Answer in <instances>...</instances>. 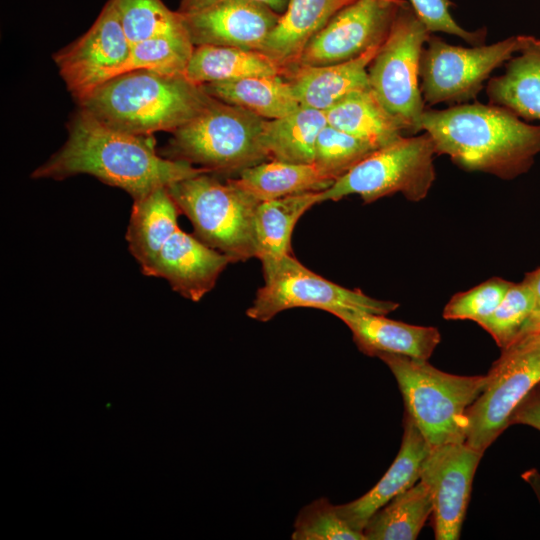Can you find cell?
Here are the masks:
<instances>
[{"label":"cell","instance_id":"obj_1","mask_svg":"<svg viewBox=\"0 0 540 540\" xmlns=\"http://www.w3.org/2000/svg\"><path fill=\"white\" fill-rule=\"evenodd\" d=\"M67 134L61 148L37 167L31 178L61 181L87 174L126 191L134 200L157 188L210 173L157 153L153 135L116 130L81 107L70 118Z\"/></svg>","mask_w":540,"mask_h":540},{"label":"cell","instance_id":"obj_2","mask_svg":"<svg viewBox=\"0 0 540 540\" xmlns=\"http://www.w3.org/2000/svg\"><path fill=\"white\" fill-rule=\"evenodd\" d=\"M422 131L431 136L437 155L449 156L464 170L505 180L526 173L540 153V125L494 104L426 109Z\"/></svg>","mask_w":540,"mask_h":540},{"label":"cell","instance_id":"obj_3","mask_svg":"<svg viewBox=\"0 0 540 540\" xmlns=\"http://www.w3.org/2000/svg\"><path fill=\"white\" fill-rule=\"evenodd\" d=\"M212 99L185 75L150 70L121 73L95 89L78 107L105 125L136 135L174 132Z\"/></svg>","mask_w":540,"mask_h":540},{"label":"cell","instance_id":"obj_4","mask_svg":"<svg viewBox=\"0 0 540 540\" xmlns=\"http://www.w3.org/2000/svg\"><path fill=\"white\" fill-rule=\"evenodd\" d=\"M393 373L406 413L431 447L466 441V411L487 384V375L441 371L428 360L399 354L378 356Z\"/></svg>","mask_w":540,"mask_h":540},{"label":"cell","instance_id":"obj_5","mask_svg":"<svg viewBox=\"0 0 540 540\" xmlns=\"http://www.w3.org/2000/svg\"><path fill=\"white\" fill-rule=\"evenodd\" d=\"M265 121L212 96L196 116L172 132L160 154L205 168L211 174H239L269 160L262 144Z\"/></svg>","mask_w":540,"mask_h":540},{"label":"cell","instance_id":"obj_6","mask_svg":"<svg viewBox=\"0 0 540 540\" xmlns=\"http://www.w3.org/2000/svg\"><path fill=\"white\" fill-rule=\"evenodd\" d=\"M168 191L203 243L233 263L255 257L254 215L259 202L232 179L221 182L202 173L171 184Z\"/></svg>","mask_w":540,"mask_h":540},{"label":"cell","instance_id":"obj_7","mask_svg":"<svg viewBox=\"0 0 540 540\" xmlns=\"http://www.w3.org/2000/svg\"><path fill=\"white\" fill-rule=\"evenodd\" d=\"M435 145L423 131L381 147L321 192L322 202L357 194L364 203L400 192L410 201L424 199L435 180Z\"/></svg>","mask_w":540,"mask_h":540},{"label":"cell","instance_id":"obj_8","mask_svg":"<svg viewBox=\"0 0 540 540\" xmlns=\"http://www.w3.org/2000/svg\"><path fill=\"white\" fill-rule=\"evenodd\" d=\"M429 36L430 32L411 4L405 1L368 67L370 88L410 135L422 131L426 109L419 73L422 51Z\"/></svg>","mask_w":540,"mask_h":540},{"label":"cell","instance_id":"obj_9","mask_svg":"<svg viewBox=\"0 0 540 540\" xmlns=\"http://www.w3.org/2000/svg\"><path fill=\"white\" fill-rule=\"evenodd\" d=\"M487 384L466 411V443L484 453L509 426L515 408L540 383V329L502 349Z\"/></svg>","mask_w":540,"mask_h":540},{"label":"cell","instance_id":"obj_10","mask_svg":"<svg viewBox=\"0 0 540 540\" xmlns=\"http://www.w3.org/2000/svg\"><path fill=\"white\" fill-rule=\"evenodd\" d=\"M527 36H512L490 45L454 46L429 36L420 60V90L428 105L474 99L489 75L525 46Z\"/></svg>","mask_w":540,"mask_h":540},{"label":"cell","instance_id":"obj_11","mask_svg":"<svg viewBox=\"0 0 540 540\" xmlns=\"http://www.w3.org/2000/svg\"><path fill=\"white\" fill-rule=\"evenodd\" d=\"M246 315L260 322L296 307H311L333 314L340 310H359L386 315L399 307L393 301L374 299L359 289H348L325 279L305 267L291 254L264 275Z\"/></svg>","mask_w":540,"mask_h":540},{"label":"cell","instance_id":"obj_12","mask_svg":"<svg viewBox=\"0 0 540 540\" xmlns=\"http://www.w3.org/2000/svg\"><path fill=\"white\" fill-rule=\"evenodd\" d=\"M131 48L116 8L108 0L88 31L54 53L53 60L78 104L121 73Z\"/></svg>","mask_w":540,"mask_h":540},{"label":"cell","instance_id":"obj_13","mask_svg":"<svg viewBox=\"0 0 540 540\" xmlns=\"http://www.w3.org/2000/svg\"><path fill=\"white\" fill-rule=\"evenodd\" d=\"M404 2L405 0H353L341 8L309 40L292 67L344 62L381 45Z\"/></svg>","mask_w":540,"mask_h":540},{"label":"cell","instance_id":"obj_14","mask_svg":"<svg viewBox=\"0 0 540 540\" xmlns=\"http://www.w3.org/2000/svg\"><path fill=\"white\" fill-rule=\"evenodd\" d=\"M484 453L466 442L431 447L420 481L430 492L435 539H459L475 471Z\"/></svg>","mask_w":540,"mask_h":540},{"label":"cell","instance_id":"obj_15","mask_svg":"<svg viewBox=\"0 0 540 540\" xmlns=\"http://www.w3.org/2000/svg\"><path fill=\"white\" fill-rule=\"evenodd\" d=\"M196 46L237 47L260 51L281 14L252 1H229L192 13H179Z\"/></svg>","mask_w":540,"mask_h":540},{"label":"cell","instance_id":"obj_16","mask_svg":"<svg viewBox=\"0 0 540 540\" xmlns=\"http://www.w3.org/2000/svg\"><path fill=\"white\" fill-rule=\"evenodd\" d=\"M230 257L178 228L161 248L146 276L163 278L181 296L198 302L210 292Z\"/></svg>","mask_w":540,"mask_h":540},{"label":"cell","instance_id":"obj_17","mask_svg":"<svg viewBox=\"0 0 540 540\" xmlns=\"http://www.w3.org/2000/svg\"><path fill=\"white\" fill-rule=\"evenodd\" d=\"M332 315L350 329L358 349L368 356L399 354L428 360L440 343L435 327L417 326L359 310H340Z\"/></svg>","mask_w":540,"mask_h":540},{"label":"cell","instance_id":"obj_18","mask_svg":"<svg viewBox=\"0 0 540 540\" xmlns=\"http://www.w3.org/2000/svg\"><path fill=\"white\" fill-rule=\"evenodd\" d=\"M430 449L413 419L405 413L402 443L395 460L367 493L337 505L341 515L353 528L363 532L367 521L378 509L420 480L421 466Z\"/></svg>","mask_w":540,"mask_h":540},{"label":"cell","instance_id":"obj_19","mask_svg":"<svg viewBox=\"0 0 540 540\" xmlns=\"http://www.w3.org/2000/svg\"><path fill=\"white\" fill-rule=\"evenodd\" d=\"M381 45L344 62L294 66L284 77L291 83L301 106L326 112L349 94L370 88L368 67Z\"/></svg>","mask_w":540,"mask_h":540},{"label":"cell","instance_id":"obj_20","mask_svg":"<svg viewBox=\"0 0 540 540\" xmlns=\"http://www.w3.org/2000/svg\"><path fill=\"white\" fill-rule=\"evenodd\" d=\"M353 0H289L260 52L284 69L292 67L309 40Z\"/></svg>","mask_w":540,"mask_h":540},{"label":"cell","instance_id":"obj_21","mask_svg":"<svg viewBox=\"0 0 540 540\" xmlns=\"http://www.w3.org/2000/svg\"><path fill=\"white\" fill-rule=\"evenodd\" d=\"M180 211L168 187L133 200L126 232L128 249L146 275L166 241L179 228Z\"/></svg>","mask_w":540,"mask_h":540},{"label":"cell","instance_id":"obj_22","mask_svg":"<svg viewBox=\"0 0 540 540\" xmlns=\"http://www.w3.org/2000/svg\"><path fill=\"white\" fill-rule=\"evenodd\" d=\"M321 192H305L260 202L254 215L256 255L263 274L291 254V237L299 218L312 206L321 203Z\"/></svg>","mask_w":540,"mask_h":540},{"label":"cell","instance_id":"obj_23","mask_svg":"<svg viewBox=\"0 0 540 540\" xmlns=\"http://www.w3.org/2000/svg\"><path fill=\"white\" fill-rule=\"evenodd\" d=\"M518 56L508 60L505 72L486 87L491 104L526 120H540V39L527 36Z\"/></svg>","mask_w":540,"mask_h":540},{"label":"cell","instance_id":"obj_24","mask_svg":"<svg viewBox=\"0 0 540 540\" xmlns=\"http://www.w3.org/2000/svg\"><path fill=\"white\" fill-rule=\"evenodd\" d=\"M233 182L257 202L324 191L335 181L315 163L269 159L244 169Z\"/></svg>","mask_w":540,"mask_h":540},{"label":"cell","instance_id":"obj_25","mask_svg":"<svg viewBox=\"0 0 540 540\" xmlns=\"http://www.w3.org/2000/svg\"><path fill=\"white\" fill-rule=\"evenodd\" d=\"M327 123L375 149L404 136L402 123L390 114L371 88L353 92L326 112Z\"/></svg>","mask_w":540,"mask_h":540},{"label":"cell","instance_id":"obj_26","mask_svg":"<svg viewBox=\"0 0 540 540\" xmlns=\"http://www.w3.org/2000/svg\"><path fill=\"white\" fill-rule=\"evenodd\" d=\"M285 74L286 69L260 51L209 45L194 47L185 71L197 85Z\"/></svg>","mask_w":540,"mask_h":540},{"label":"cell","instance_id":"obj_27","mask_svg":"<svg viewBox=\"0 0 540 540\" xmlns=\"http://www.w3.org/2000/svg\"><path fill=\"white\" fill-rule=\"evenodd\" d=\"M216 99L272 120L293 112L300 103L283 76H255L202 85Z\"/></svg>","mask_w":540,"mask_h":540},{"label":"cell","instance_id":"obj_28","mask_svg":"<svg viewBox=\"0 0 540 540\" xmlns=\"http://www.w3.org/2000/svg\"><path fill=\"white\" fill-rule=\"evenodd\" d=\"M327 124L324 111L305 106L281 118L266 120L262 144L268 158L314 163L317 138Z\"/></svg>","mask_w":540,"mask_h":540},{"label":"cell","instance_id":"obj_29","mask_svg":"<svg viewBox=\"0 0 540 540\" xmlns=\"http://www.w3.org/2000/svg\"><path fill=\"white\" fill-rule=\"evenodd\" d=\"M432 511L430 492L419 481L378 509L363 534L366 540H414Z\"/></svg>","mask_w":540,"mask_h":540},{"label":"cell","instance_id":"obj_30","mask_svg":"<svg viewBox=\"0 0 540 540\" xmlns=\"http://www.w3.org/2000/svg\"><path fill=\"white\" fill-rule=\"evenodd\" d=\"M131 46L160 36L188 35L179 12L162 0H112Z\"/></svg>","mask_w":540,"mask_h":540},{"label":"cell","instance_id":"obj_31","mask_svg":"<svg viewBox=\"0 0 540 540\" xmlns=\"http://www.w3.org/2000/svg\"><path fill=\"white\" fill-rule=\"evenodd\" d=\"M193 50L194 45L188 35L150 38L132 46L121 73L150 70L168 75H185Z\"/></svg>","mask_w":540,"mask_h":540},{"label":"cell","instance_id":"obj_32","mask_svg":"<svg viewBox=\"0 0 540 540\" xmlns=\"http://www.w3.org/2000/svg\"><path fill=\"white\" fill-rule=\"evenodd\" d=\"M533 307V290L523 279L512 283L498 307L478 324L504 349L518 338Z\"/></svg>","mask_w":540,"mask_h":540},{"label":"cell","instance_id":"obj_33","mask_svg":"<svg viewBox=\"0 0 540 540\" xmlns=\"http://www.w3.org/2000/svg\"><path fill=\"white\" fill-rule=\"evenodd\" d=\"M293 540H366L341 515L337 505L321 497L303 507L294 523Z\"/></svg>","mask_w":540,"mask_h":540},{"label":"cell","instance_id":"obj_34","mask_svg":"<svg viewBox=\"0 0 540 540\" xmlns=\"http://www.w3.org/2000/svg\"><path fill=\"white\" fill-rule=\"evenodd\" d=\"M375 150L369 143L327 124L317 138L314 163L336 181Z\"/></svg>","mask_w":540,"mask_h":540},{"label":"cell","instance_id":"obj_35","mask_svg":"<svg viewBox=\"0 0 540 540\" xmlns=\"http://www.w3.org/2000/svg\"><path fill=\"white\" fill-rule=\"evenodd\" d=\"M511 284L494 277L468 291L457 293L444 307L443 317L447 320H472L478 323L498 307Z\"/></svg>","mask_w":540,"mask_h":540},{"label":"cell","instance_id":"obj_36","mask_svg":"<svg viewBox=\"0 0 540 540\" xmlns=\"http://www.w3.org/2000/svg\"><path fill=\"white\" fill-rule=\"evenodd\" d=\"M409 3L424 23L428 31L455 35L474 46L482 45L486 29L468 31L454 20L450 13L452 2L449 0H409Z\"/></svg>","mask_w":540,"mask_h":540},{"label":"cell","instance_id":"obj_37","mask_svg":"<svg viewBox=\"0 0 540 540\" xmlns=\"http://www.w3.org/2000/svg\"><path fill=\"white\" fill-rule=\"evenodd\" d=\"M522 424L540 431V383L536 385L513 411L509 425Z\"/></svg>","mask_w":540,"mask_h":540},{"label":"cell","instance_id":"obj_38","mask_svg":"<svg viewBox=\"0 0 540 540\" xmlns=\"http://www.w3.org/2000/svg\"><path fill=\"white\" fill-rule=\"evenodd\" d=\"M229 1H252L269 6L279 14L284 13L289 0H180L177 11L179 13H192L220 3Z\"/></svg>","mask_w":540,"mask_h":540},{"label":"cell","instance_id":"obj_39","mask_svg":"<svg viewBox=\"0 0 540 540\" xmlns=\"http://www.w3.org/2000/svg\"><path fill=\"white\" fill-rule=\"evenodd\" d=\"M524 279L530 284L533 290L534 307L519 336L534 332L540 328V267L527 273Z\"/></svg>","mask_w":540,"mask_h":540},{"label":"cell","instance_id":"obj_40","mask_svg":"<svg viewBox=\"0 0 540 540\" xmlns=\"http://www.w3.org/2000/svg\"><path fill=\"white\" fill-rule=\"evenodd\" d=\"M523 480L530 485L540 503V473L537 469H529L522 474Z\"/></svg>","mask_w":540,"mask_h":540},{"label":"cell","instance_id":"obj_41","mask_svg":"<svg viewBox=\"0 0 540 540\" xmlns=\"http://www.w3.org/2000/svg\"><path fill=\"white\" fill-rule=\"evenodd\" d=\"M540 329V328H539Z\"/></svg>","mask_w":540,"mask_h":540}]
</instances>
